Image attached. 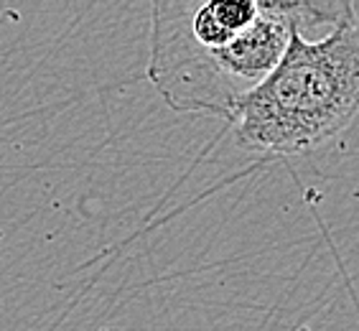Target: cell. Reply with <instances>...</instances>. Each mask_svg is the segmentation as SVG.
Segmentation results:
<instances>
[{"instance_id":"3957f363","label":"cell","mask_w":359,"mask_h":331,"mask_svg":"<svg viewBox=\"0 0 359 331\" xmlns=\"http://www.w3.org/2000/svg\"><path fill=\"white\" fill-rule=\"evenodd\" d=\"M298 331H313V329H309V326H304V329H298Z\"/></svg>"},{"instance_id":"7a4b0ae2","label":"cell","mask_w":359,"mask_h":331,"mask_svg":"<svg viewBox=\"0 0 359 331\" xmlns=\"http://www.w3.org/2000/svg\"><path fill=\"white\" fill-rule=\"evenodd\" d=\"M359 115V23L311 41L296 34L278 67L235 104L229 123L242 151H313Z\"/></svg>"},{"instance_id":"6da1fadb","label":"cell","mask_w":359,"mask_h":331,"mask_svg":"<svg viewBox=\"0 0 359 331\" xmlns=\"http://www.w3.org/2000/svg\"><path fill=\"white\" fill-rule=\"evenodd\" d=\"M354 23V0H151L148 79L171 110L227 120L293 36Z\"/></svg>"}]
</instances>
